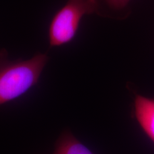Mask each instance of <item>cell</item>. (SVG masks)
Segmentation results:
<instances>
[{
    "label": "cell",
    "instance_id": "obj_2",
    "mask_svg": "<svg viewBox=\"0 0 154 154\" xmlns=\"http://www.w3.org/2000/svg\"><path fill=\"white\" fill-rule=\"evenodd\" d=\"M99 0H67L50 23L49 40L51 47H59L74 38L84 15L99 13Z\"/></svg>",
    "mask_w": 154,
    "mask_h": 154
},
{
    "label": "cell",
    "instance_id": "obj_4",
    "mask_svg": "<svg viewBox=\"0 0 154 154\" xmlns=\"http://www.w3.org/2000/svg\"><path fill=\"white\" fill-rule=\"evenodd\" d=\"M52 154H95L83 144L69 128L63 130L54 143Z\"/></svg>",
    "mask_w": 154,
    "mask_h": 154
},
{
    "label": "cell",
    "instance_id": "obj_1",
    "mask_svg": "<svg viewBox=\"0 0 154 154\" xmlns=\"http://www.w3.org/2000/svg\"><path fill=\"white\" fill-rule=\"evenodd\" d=\"M49 61L46 54L29 59L11 60L5 49H0V106L18 99L38 82Z\"/></svg>",
    "mask_w": 154,
    "mask_h": 154
},
{
    "label": "cell",
    "instance_id": "obj_5",
    "mask_svg": "<svg viewBox=\"0 0 154 154\" xmlns=\"http://www.w3.org/2000/svg\"><path fill=\"white\" fill-rule=\"evenodd\" d=\"M130 0H106L108 5L113 9H124L126 6L128 5Z\"/></svg>",
    "mask_w": 154,
    "mask_h": 154
},
{
    "label": "cell",
    "instance_id": "obj_3",
    "mask_svg": "<svg viewBox=\"0 0 154 154\" xmlns=\"http://www.w3.org/2000/svg\"><path fill=\"white\" fill-rule=\"evenodd\" d=\"M134 114L142 129L154 142V99L136 96L134 101Z\"/></svg>",
    "mask_w": 154,
    "mask_h": 154
}]
</instances>
